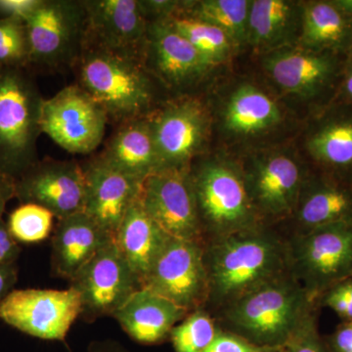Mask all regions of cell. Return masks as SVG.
<instances>
[{"mask_svg":"<svg viewBox=\"0 0 352 352\" xmlns=\"http://www.w3.org/2000/svg\"><path fill=\"white\" fill-rule=\"evenodd\" d=\"M208 296L214 317L241 298L291 272L288 240L274 226H259L204 244Z\"/></svg>","mask_w":352,"mask_h":352,"instance_id":"cell-1","label":"cell"},{"mask_svg":"<svg viewBox=\"0 0 352 352\" xmlns=\"http://www.w3.org/2000/svg\"><path fill=\"white\" fill-rule=\"evenodd\" d=\"M320 309L289 272L243 296L214 318L220 329L251 344L280 349Z\"/></svg>","mask_w":352,"mask_h":352,"instance_id":"cell-2","label":"cell"},{"mask_svg":"<svg viewBox=\"0 0 352 352\" xmlns=\"http://www.w3.org/2000/svg\"><path fill=\"white\" fill-rule=\"evenodd\" d=\"M76 85L118 124L156 112V85L142 60L85 45L73 67Z\"/></svg>","mask_w":352,"mask_h":352,"instance_id":"cell-3","label":"cell"},{"mask_svg":"<svg viewBox=\"0 0 352 352\" xmlns=\"http://www.w3.org/2000/svg\"><path fill=\"white\" fill-rule=\"evenodd\" d=\"M43 100L28 69L0 68V175L17 180L38 161Z\"/></svg>","mask_w":352,"mask_h":352,"instance_id":"cell-4","label":"cell"},{"mask_svg":"<svg viewBox=\"0 0 352 352\" xmlns=\"http://www.w3.org/2000/svg\"><path fill=\"white\" fill-rule=\"evenodd\" d=\"M204 244L263 226L252 206L243 171L208 161L189 168Z\"/></svg>","mask_w":352,"mask_h":352,"instance_id":"cell-5","label":"cell"},{"mask_svg":"<svg viewBox=\"0 0 352 352\" xmlns=\"http://www.w3.org/2000/svg\"><path fill=\"white\" fill-rule=\"evenodd\" d=\"M287 240L292 274L314 302L352 277V223L321 227Z\"/></svg>","mask_w":352,"mask_h":352,"instance_id":"cell-6","label":"cell"},{"mask_svg":"<svg viewBox=\"0 0 352 352\" xmlns=\"http://www.w3.org/2000/svg\"><path fill=\"white\" fill-rule=\"evenodd\" d=\"M25 29L29 68L56 71L74 67L87 38L83 0H43L25 22Z\"/></svg>","mask_w":352,"mask_h":352,"instance_id":"cell-7","label":"cell"},{"mask_svg":"<svg viewBox=\"0 0 352 352\" xmlns=\"http://www.w3.org/2000/svg\"><path fill=\"white\" fill-rule=\"evenodd\" d=\"M108 122L106 111L76 83L44 99L41 108V132L72 154L95 151Z\"/></svg>","mask_w":352,"mask_h":352,"instance_id":"cell-8","label":"cell"},{"mask_svg":"<svg viewBox=\"0 0 352 352\" xmlns=\"http://www.w3.org/2000/svg\"><path fill=\"white\" fill-rule=\"evenodd\" d=\"M78 292L67 289H13L0 305V319L21 332L48 340H64L80 316Z\"/></svg>","mask_w":352,"mask_h":352,"instance_id":"cell-9","label":"cell"},{"mask_svg":"<svg viewBox=\"0 0 352 352\" xmlns=\"http://www.w3.org/2000/svg\"><path fill=\"white\" fill-rule=\"evenodd\" d=\"M142 288L170 300L188 314L205 308L208 284L204 245L170 237L153 263Z\"/></svg>","mask_w":352,"mask_h":352,"instance_id":"cell-10","label":"cell"},{"mask_svg":"<svg viewBox=\"0 0 352 352\" xmlns=\"http://www.w3.org/2000/svg\"><path fill=\"white\" fill-rule=\"evenodd\" d=\"M189 168L152 173L141 184L139 201L146 214L170 237L204 245Z\"/></svg>","mask_w":352,"mask_h":352,"instance_id":"cell-11","label":"cell"},{"mask_svg":"<svg viewBox=\"0 0 352 352\" xmlns=\"http://www.w3.org/2000/svg\"><path fill=\"white\" fill-rule=\"evenodd\" d=\"M69 287L80 295V317L87 321L113 317L136 291L142 288L115 240L78 272L69 282Z\"/></svg>","mask_w":352,"mask_h":352,"instance_id":"cell-12","label":"cell"},{"mask_svg":"<svg viewBox=\"0 0 352 352\" xmlns=\"http://www.w3.org/2000/svg\"><path fill=\"white\" fill-rule=\"evenodd\" d=\"M160 170L189 168L208 131V115L195 97L164 104L149 118Z\"/></svg>","mask_w":352,"mask_h":352,"instance_id":"cell-13","label":"cell"},{"mask_svg":"<svg viewBox=\"0 0 352 352\" xmlns=\"http://www.w3.org/2000/svg\"><path fill=\"white\" fill-rule=\"evenodd\" d=\"M87 182L82 164L43 160L16 180V198L50 210L58 220L85 212Z\"/></svg>","mask_w":352,"mask_h":352,"instance_id":"cell-14","label":"cell"},{"mask_svg":"<svg viewBox=\"0 0 352 352\" xmlns=\"http://www.w3.org/2000/svg\"><path fill=\"white\" fill-rule=\"evenodd\" d=\"M243 175L263 226L276 227L291 219L307 176L295 160L284 154L270 155L256 161Z\"/></svg>","mask_w":352,"mask_h":352,"instance_id":"cell-15","label":"cell"},{"mask_svg":"<svg viewBox=\"0 0 352 352\" xmlns=\"http://www.w3.org/2000/svg\"><path fill=\"white\" fill-rule=\"evenodd\" d=\"M85 45L142 60L149 23L139 0H83Z\"/></svg>","mask_w":352,"mask_h":352,"instance_id":"cell-16","label":"cell"},{"mask_svg":"<svg viewBox=\"0 0 352 352\" xmlns=\"http://www.w3.org/2000/svg\"><path fill=\"white\" fill-rule=\"evenodd\" d=\"M142 62L155 78L182 88L200 80L212 66L166 21L150 23Z\"/></svg>","mask_w":352,"mask_h":352,"instance_id":"cell-17","label":"cell"},{"mask_svg":"<svg viewBox=\"0 0 352 352\" xmlns=\"http://www.w3.org/2000/svg\"><path fill=\"white\" fill-rule=\"evenodd\" d=\"M287 222L291 227L281 230L287 237L333 224L352 223V184L323 173L307 176L295 212Z\"/></svg>","mask_w":352,"mask_h":352,"instance_id":"cell-18","label":"cell"},{"mask_svg":"<svg viewBox=\"0 0 352 352\" xmlns=\"http://www.w3.org/2000/svg\"><path fill=\"white\" fill-rule=\"evenodd\" d=\"M82 166L87 182L85 212L115 239L142 183L115 170L99 156Z\"/></svg>","mask_w":352,"mask_h":352,"instance_id":"cell-19","label":"cell"},{"mask_svg":"<svg viewBox=\"0 0 352 352\" xmlns=\"http://www.w3.org/2000/svg\"><path fill=\"white\" fill-rule=\"evenodd\" d=\"M274 82L289 94L315 97L332 87L340 73L338 54L312 50L275 53L265 60Z\"/></svg>","mask_w":352,"mask_h":352,"instance_id":"cell-20","label":"cell"},{"mask_svg":"<svg viewBox=\"0 0 352 352\" xmlns=\"http://www.w3.org/2000/svg\"><path fill=\"white\" fill-rule=\"evenodd\" d=\"M85 212L58 220L51 252V267L58 277L69 282L99 252L113 241Z\"/></svg>","mask_w":352,"mask_h":352,"instance_id":"cell-21","label":"cell"},{"mask_svg":"<svg viewBox=\"0 0 352 352\" xmlns=\"http://www.w3.org/2000/svg\"><path fill=\"white\" fill-rule=\"evenodd\" d=\"M188 315L186 310L146 288L139 289L113 315L132 340L157 344L170 339L171 330Z\"/></svg>","mask_w":352,"mask_h":352,"instance_id":"cell-22","label":"cell"},{"mask_svg":"<svg viewBox=\"0 0 352 352\" xmlns=\"http://www.w3.org/2000/svg\"><path fill=\"white\" fill-rule=\"evenodd\" d=\"M149 118L118 124L99 155L109 166L140 183L160 170Z\"/></svg>","mask_w":352,"mask_h":352,"instance_id":"cell-23","label":"cell"},{"mask_svg":"<svg viewBox=\"0 0 352 352\" xmlns=\"http://www.w3.org/2000/svg\"><path fill=\"white\" fill-rule=\"evenodd\" d=\"M149 217L138 198L129 208L115 236V242L135 273L141 287L160 252L170 239Z\"/></svg>","mask_w":352,"mask_h":352,"instance_id":"cell-24","label":"cell"},{"mask_svg":"<svg viewBox=\"0 0 352 352\" xmlns=\"http://www.w3.org/2000/svg\"><path fill=\"white\" fill-rule=\"evenodd\" d=\"M352 41V20L332 1L310 2L302 13V43L305 50L349 53Z\"/></svg>","mask_w":352,"mask_h":352,"instance_id":"cell-25","label":"cell"},{"mask_svg":"<svg viewBox=\"0 0 352 352\" xmlns=\"http://www.w3.org/2000/svg\"><path fill=\"white\" fill-rule=\"evenodd\" d=\"M323 173L352 184V115L328 119L307 143Z\"/></svg>","mask_w":352,"mask_h":352,"instance_id":"cell-26","label":"cell"},{"mask_svg":"<svg viewBox=\"0 0 352 352\" xmlns=\"http://www.w3.org/2000/svg\"><path fill=\"white\" fill-rule=\"evenodd\" d=\"M281 112L272 99L258 88L242 85L230 97L224 113V124L229 131L252 134L274 126Z\"/></svg>","mask_w":352,"mask_h":352,"instance_id":"cell-27","label":"cell"},{"mask_svg":"<svg viewBox=\"0 0 352 352\" xmlns=\"http://www.w3.org/2000/svg\"><path fill=\"white\" fill-rule=\"evenodd\" d=\"M252 1L247 0H204L182 1L180 15L203 21L222 30L233 43L248 39Z\"/></svg>","mask_w":352,"mask_h":352,"instance_id":"cell-28","label":"cell"},{"mask_svg":"<svg viewBox=\"0 0 352 352\" xmlns=\"http://www.w3.org/2000/svg\"><path fill=\"white\" fill-rule=\"evenodd\" d=\"M294 7L284 0L252 1L248 39L259 47L273 46L286 36L293 22Z\"/></svg>","mask_w":352,"mask_h":352,"instance_id":"cell-29","label":"cell"},{"mask_svg":"<svg viewBox=\"0 0 352 352\" xmlns=\"http://www.w3.org/2000/svg\"><path fill=\"white\" fill-rule=\"evenodd\" d=\"M164 21L184 36L210 66L221 63L230 54L233 43L219 28L180 14Z\"/></svg>","mask_w":352,"mask_h":352,"instance_id":"cell-30","label":"cell"},{"mask_svg":"<svg viewBox=\"0 0 352 352\" xmlns=\"http://www.w3.org/2000/svg\"><path fill=\"white\" fill-rule=\"evenodd\" d=\"M217 320L207 310L192 311L171 330L175 352H205L219 331Z\"/></svg>","mask_w":352,"mask_h":352,"instance_id":"cell-31","label":"cell"},{"mask_svg":"<svg viewBox=\"0 0 352 352\" xmlns=\"http://www.w3.org/2000/svg\"><path fill=\"white\" fill-rule=\"evenodd\" d=\"M54 215L34 204H21L9 217V231L14 239L23 243H38L45 240L53 228Z\"/></svg>","mask_w":352,"mask_h":352,"instance_id":"cell-32","label":"cell"},{"mask_svg":"<svg viewBox=\"0 0 352 352\" xmlns=\"http://www.w3.org/2000/svg\"><path fill=\"white\" fill-rule=\"evenodd\" d=\"M29 41L25 23L0 19V68H29Z\"/></svg>","mask_w":352,"mask_h":352,"instance_id":"cell-33","label":"cell"},{"mask_svg":"<svg viewBox=\"0 0 352 352\" xmlns=\"http://www.w3.org/2000/svg\"><path fill=\"white\" fill-rule=\"evenodd\" d=\"M319 314L314 315L281 352H332L325 336H322L318 326Z\"/></svg>","mask_w":352,"mask_h":352,"instance_id":"cell-34","label":"cell"},{"mask_svg":"<svg viewBox=\"0 0 352 352\" xmlns=\"http://www.w3.org/2000/svg\"><path fill=\"white\" fill-rule=\"evenodd\" d=\"M319 307H328L342 321H352V277L326 291L318 300Z\"/></svg>","mask_w":352,"mask_h":352,"instance_id":"cell-35","label":"cell"},{"mask_svg":"<svg viewBox=\"0 0 352 352\" xmlns=\"http://www.w3.org/2000/svg\"><path fill=\"white\" fill-rule=\"evenodd\" d=\"M274 351L278 349L256 346L235 333L219 329L214 340L205 352H270Z\"/></svg>","mask_w":352,"mask_h":352,"instance_id":"cell-36","label":"cell"},{"mask_svg":"<svg viewBox=\"0 0 352 352\" xmlns=\"http://www.w3.org/2000/svg\"><path fill=\"white\" fill-rule=\"evenodd\" d=\"M43 0H0V19L27 22Z\"/></svg>","mask_w":352,"mask_h":352,"instance_id":"cell-37","label":"cell"},{"mask_svg":"<svg viewBox=\"0 0 352 352\" xmlns=\"http://www.w3.org/2000/svg\"><path fill=\"white\" fill-rule=\"evenodd\" d=\"M20 252L19 245L11 235L8 226L3 219H0V265L16 263Z\"/></svg>","mask_w":352,"mask_h":352,"instance_id":"cell-38","label":"cell"},{"mask_svg":"<svg viewBox=\"0 0 352 352\" xmlns=\"http://www.w3.org/2000/svg\"><path fill=\"white\" fill-rule=\"evenodd\" d=\"M325 338L332 352H352V321H340Z\"/></svg>","mask_w":352,"mask_h":352,"instance_id":"cell-39","label":"cell"},{"mask_svg":"<svg viewBox=\"0 0 352 352\" xmlns=\"http://www.w3.org/2000/svg\"><path fill=\"white\" fill-rule=\"evenodd\" d=\"M18 266L16 263L0 265V305L3 302L9 294L13 291L17 283Z\"/></svg>","mask_w":352,"mask_h":352,"instance_id":"cell-40","label":"cell"},{"mask_svg":"<svg viewBox=\"0 0 352 352\" xmlns=\"http://www.w3.org/2000/svg\"><path fill=\"white\" fill-rule=\"evenodd\" d=\"M16 198V180L0 175V219L6 212L7 204Z\"/></svg>","mask_w":352,"mask_h":352,"instance_id":"cell-41","label":"cell"},{"mask_svg":"<svg viewBox=\"0 0 352 352\" xmlns=\"http://www.w3.org/2000/svg\"><path fill=\"white\" fill-rule=\"evenodd\" d=\"M87 352H132L113 340H94L88 346Z\"/></svg>","mask_w":352,"mask_h":352,"instance_id":"cell-42","label":"cell"},{"mask_svg":"<svg viewBox=\"0 0 352 352\" xmlns=\"http://www.w3.org/2000/svg\"><path fill=\"white\" fill-rule=\"evenodd\" d=\"M349 61L344 69L342 80V94L346 102L352 105V59L347 58Z\"/></svg>","mask_w":352,"mask_h":352,"instance_id":"cell-43","label":"cell"},{"mask_svg":"<svg viewBox=\"0 0 352 352\" xmlns=\"http://www.w3.org/2000/svg\"><path fill=\"white\" fill-rule=\"evenodd\" d=\"M347 58H349V59H352V41L351 48H349V53H347Z\"/></svg>","mask_w":352,"mask_h":352,"instance_id":"cell-44","label":"cell"},{"mask_svg":"<svg viewBox=\"0 0 352 352\" xmlns=\"http://www.w3.org/2000/svg\"><path fill=\"white\" fill-rule=\"evenodd\" d=\"M282 349H278V351H270V352H281Z\"/></svg>","mask_w":352,"mask_h":352,"instance_id":"cell-45","label":"cell"}]
</instances>
